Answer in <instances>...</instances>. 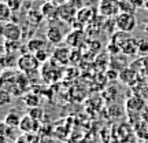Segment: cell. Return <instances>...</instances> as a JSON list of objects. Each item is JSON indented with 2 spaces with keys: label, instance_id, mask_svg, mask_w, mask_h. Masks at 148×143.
I'll list each match as a JSON object with an SVG mask.
<instances>
[{
  "label": "cell",
  "instance_id": "7402d4cb",
  "mask_svg": "<svg viewBox=\"0 0 148 143\" xmlns=\"http://www.w3.org/2000/svg\"><path fill=\"white\" fill-rule=\"evenodd\" d=\"M27 114L32 117V118L37 120V121H41L42 116H44V111H42L41 109H40V107H32V109H29Z\"/></svg>",
  "mask_w": 148,
  "mask_h": 143
},
{
  "label": "cell",
  "instance_id": "cb8c5ba5",
  "mask_svg": "<svg viewBox=\"0 0 148 143\" xmlns=\"http://www.w3.org/2000/svg\"><path fill=\"white\" fill-rule=\"evenodd\" d=\"M138 54L147 55L148 54V41L147 40H138Z\"/></svg>",
  "mask_w": 148,
  "mask_h": 143
},
{
  "label": "cell",
  "instance_id": "9a60e30c",
  "mask_svg": "<svg viewBox=\"0 0 148 143\" xmlns=\"http://www.w3.org/2000/svg\"><path fill=\"white\" fill-rule=\"evenodd\" d=\"M27 21H29V23H32V25H34V26H38L40 23H41L42 21H44V17H42L41 11L38 10H30L27 11Z\"/></svg>",
  "mask_w": 148,
  "mask_h": 143
},
{
  "label": "cell",
  "instance_id": "484cf974",
  "mask_svg": "<svg viewBox=\"0 0 148 143\" xmlns=\"http://www.w3.org/2000/svg\"><path fill=\"white\" fill-rule=\"evenodd\" d=\"M40 143H56V140L53 138H42L40 139Z\"/></svg>",
  "mask_w": 148,
  "mask_h": 143
},
{
  "label": "cell",
  "instance_id": "83f0119b",
  "mask_svg": "<svg viewBox=\"0 0 148 143\" xmlns=\"http://www.w3.org/2000/svg\"><path fill=\"white\" fill-rule=\"evenodd\" d=\"M44 1H51V0H44Z\"/></svg>",
  "mask_w": 148,
  "mask_h": 143
},
{
  "label": "cell",
  "instance_id": "f1b7e54d",
  "mask_svg": "<svg viewBox=\"0 0 148 143\" xmlns=\"http://www.w3.org/2000/svg\"><path fill=\"white\" fill-rule=\"evenodd\" d=\"M22 1H23V0H22Z\"/></svg>",
  "mask_w": 148,
  "mask_h": 143
},
{
  "label": "cell",
  "instance_id": "603a6c76",
  "mask_svg": "<svg viewBox=\"0 0 148 143\" xmlns=\"http://www.w3.org/2000/svg\"><path fill=\"white\" fill-rule=\"evenodd\" d=\"M5 3L8 4V7H10L11 10H12V12H16V11L21 10L22 7V0H4Z\"/></svg>",
  "mask_w": 148,
  "mask_h": 143
},
{
  "label": "cell",
  "instance_id": "5b68a950",
  "mask_svg": "<svg viewBox=\"0 0 148 143\" xmlns=\"http://www.w3.org/2000/svg\"><path fill=\"white\" fill-rule=\"evenodd\" d=\"M40 11L44 17V21H47L49 25L59 21V6L52 1H44L40 7Z\"/></svg>",
  "mask_w": 148,
  "mask_h": 143
},
{
  "label": "cell",
  "instance_id": "7a4b0ae2",
  "mask_svg": "<svg viewBox=\"0 0 148 143\" xmlns=\"http://www.w3.org/2000/svg\"><path fill=\"white\" fill-rule=\"evenodd\" d=\"M115 25L116 29L121 32L132 33L137 26V19L136 15L132 12H119L115 17Z\"/></svg>",
  "mask_w": 148,
  "mask_h": 143
},
{
  "label": "cell",
  "instance_id": "ba28073f",
  "mask_svg": "<svg viewBox=\"0 0 148 143\" xmlns=\"http://www.w3.org/2000/svg\"><path fill=\"white\" fill-rule=\"evenodd\" d=\"M70 57H71V50L69 47H56L52 53V61L56 65L66 66L70 64Z\"/></svg>",
  "mask_w": 148,
  "mask_h": 143
},
{
  "label": "cell",
  "instance_id": "52a82bcc",
  "mask_svg": "<svg viewBox=\"0 0 148 143\" xmlns=\"http://www.w3.org/2000/svg\"><path fill=\"white\" fill-rule=\"evenodd\" d=\"M45 39L48 40V43H51L53 46H59L60 43L64 41V33L62 32V29L56 25H48L47 29H45Z\"/></svg>",
  "mask_w": 148,
  "mask_h": 143
},
{
  "label": "cell",
  "instance_id": "4316f807",
  "mask_svg": "<svg viewBox=\"0 0 148 143\" xmlns=\"http://www.w3.org/2000/svg\"><path fill=\"white\" fill-rule=\"evenodd\" d=\"M52 3H55L56 6H60V4H64V3H67L69 0H51Z\"/></svg>",
  "mask_w": 148,
  "mask_h": 143
},
{
  "label": "cell",
  "instance_id": "2e32d148",
  "mask_svg": "<svg viewBox=\"0 0 148 143\" xmlns=\"http://www.w3.org/2000/svg\"><path fill=\"white\" fill-rule=\"evenodd\" d=\"M23 103L26 105L29 109H32V107H38L40 105V98L36 95V94H33V92H29L26 95H23Z\"/></svg>",
  "mask_w": 148,
  "mask_h": 143
},
{
  "label": "cell",
  "instance_id": "d6986e66",
  "mask_svg": "<svg viewBox=\"0 0 148 143\" xmlns=\"http://www.w3.org/2000/svg\"><path fill=\"white\" fill-rule=\"evenodd\" d=\"M11 101H12V95H11V92L8 90H3L0 91V102H1V105L5 106V105H10Z\"/></svg>",
  "mask_w": 148,
  "mask_h": 143
},
{
  "label": "cell",
  "instance_id": "9c48e42d",
  "mask_svg": "<svg viewBox=\"0 0 148 143\" xmlns=\"http://www.w3.org/2000/svg\"><path fill=\"white\" fill-rule=\"evenodd\" d=\"M88 36L84 32V29H73L71 32L66 36V43L69 44V47L71 48H78L82 43L85 41V37Z\"/></svg>",
  "mask_w": 148,
  "mask_h": 143
},
{
  "label": "cell",
  "instance_id": "8992f818",
  "mask_svg": "<svg viewBox=\"0 0 148 143\" xmlns=\"http://www.w3.org/2000/svg\"><path fill=\"white\" fill-rule=\"evenodd\" d=\"M77 12L78 8H75L67 1L64 4L59 6V21H63L66 23H73L77 19Z\"/></svg>",
  "mask_w": 148,
  "mask_h": 143
},
{
  "label": "cell",
  "instance_id": "d4e9b609",
  "mask_svg": "<svg viewBox=\"0 0 148 143\" xmlns=\"http://www.w3.org/2000/svg\"><path fill=\"white\" fill-rule=\"evenodd\" d=\"M69 3L71 6H74V7H75V8H81V7H84V6H82V0H69Z\"/></svg>",
  "mask_w": 148,
  "mask_h": 143
},
{
  "label": "cell",
  "instance_id": "277c9868",
  "mask_svg": "<svg viewBox=\"0 0 148 143\" xmlns=\"http://www.w3.org/2000/svg\"><path fill=\"white\" fill-rule=\"evenodd\" d=\"M121 0H99V12L103 17H116L121 12Z\"/></svg>",
  "mask_w": 148,
  "mask_h": 143
},
{
  "label": "cell",
  "instance_id": "44dd1931",
  "mask_svg": "<svg viewBox=\"0 0 148 143\" xmlns=\"http://www.w3.org/2000/svg\"><path fill=\"white\" fill-rule=\"evenodd\" d=\"M34 55H36L37 61H38L40 64H47L48 61H49V58H51V54L48 53L47 50H41V51L36 53Z\"/></svg>",
  "mask_w": 148,
  "mask_h": 143
},
{
  "label": "cell",
  "instance_id": "ffe728a7",
  "mask_svg": "<svg viewBox=\"0 0 148 143\" xmlns=\"http://www.w3.org/2000/svg\"><path fill=\"white\" fill-rule=\"evenodd\" d=\"M37 138L36 133H23L19 135V136H16L15 139V143H33V139Z\"/></svg>",
  "mask_w": 148,
  "mask_h": 143
},
{
  "label": "cell",
  "instance_id": "5bb4252c",
  "mask_svg": "<svg viewBox=\"0 0 148 143\" xmlns=\"http://www.w3.org/2000/svg\"><path fill=\"white\" fill-rule=\"evenodd\" d=\"M22 116L16 111H10L7 116L4 117V124L7 127H12V128H19V124H21Z\"/></svg>",
  "mask_w": 148,
  "mask_h": 143
},
{
  "label": "cell",
  "instance_id": "e0dca14e",
  "mask_svg": "<svg viewBox=\"0 0 148 143\" xmlns=\"http://www.w3.org/2000/svg\"><path fill=\"white\" fill-rule=\"evenodd\" d=\"M12 10H11L10 7H8V4L5 3V1H3L1 4H0V19L4 22H10L11 18H12Z\"/></svg>",
  "mask_w": 148,
  "mask_h": 143
},
{
  "label": "cell",
  "instance_id": "4fadbf2b",
  "mask_svg": "<svg viewBox=\"0 0 148 143\" xmlns=\"http://www.w3.org/2000/svg\"><path fill=\"white\" fill-rule=\"evenodd\" d=\"M121 51L123 55H126V57H133V55H136L138 53V40L136 39H133L132 36L127 39L125 44L122 46Z\"/></svg>",
  "mask_w": 148,
  "mask_h": 143
},
{
  "label": "cell",
  "instance_id": "3957f363",
  "mask_svg": "<svg viewBox=\"0 0 148 143\" xmlns=\"http://www.w3.org/2000/svg\"><path fill=\"white\" fill-rule=\"evenodd\" d=\"M1 35L4 41H19L22 39V28L14 21L5 22L1 26Z\"/></svg>",
  "mask_w": 148,
  "mask_h": 143
},
{
  "label": "cell",
  "instance_id": "ac0fdd59",
  "mask_svg": "<svg viewBox=\"0 0 148 143\" xmlns=\"http://www.w3.org/2000/svg\"><path fill=\"white\" fill-rule=\"evenodd\" d=\"M119 8H121V12H132L136 10V7L133 6V3L130 0H121L119 1Z\"/></svg>",
  "mask_w": 148,
  "mask_h": 143
},
{
  "label": "cell",
  "instance_id": "7c38bea8",
  "mask_svg": "<svg viewBox=\"0 0 148 143\" xmlns=\"http://www.w3.org/2000/svg\"><path fill=\"white\" fill-rule=\"evenodd\" d=\"M95 17H96L95 10H93L92 7H89V6H84V7H81L78 10V12H77V19H75V21L81 22L82 25H86V23H89Z\"/></svg>",
  "mask_w": 148,
  "mask_h": 143
},
{
  "label": "cell",
  "instance_id": "8fae6325",
  "mask_svg": "<svg viewBox=\"0 0 148 143\" xmlns=\"http://www.w3.org/2000/svg\"><path fill=\"white\" fill-rule=\"evenodd\" d=\"M47 39H42V37H32L29 39L26 43V51L27 53L36 54L41 50H45L47 47Z\"/></svg>",
  "mask_w": 148,
  "mask_h": 143
},
{
  "label": "cell",
  "instance_id": "30bf717a",
  "mask_svg": "<svg viewBox=\"0 0 148 143\" xmlns=\"http://www.w3.org/2000/svg\"><path fill=\"white\" fill-rule=\"evenodd\" d=\"M19 129L23 133H36L40 129V121L32 118L29 114H25V116H22Z\"/></svg>",
  "mask_w": 148,
  "mask_h": 143
},
{
  "label": "cell",
  "instance_id": "6da1fadb",
  "mask_svg": "<svg viewBox=\"0 0 148 143\" xmlns=\"http://www.w3.org/2000/svg\"><path fill=\"white\" fill-rule=\"evenodd\" d=\"M40 62L37 61L36 55L32 53H26L23 54V55H21L19 57V59H18V69L21 70L23 74H36L37 72H38V68H40Z\"/></svg>",
  "mask_w": 148,
  "mask_h": 143
}]
</instances>
